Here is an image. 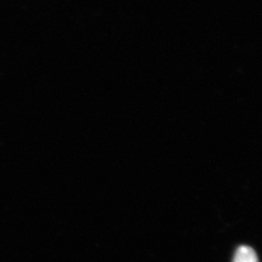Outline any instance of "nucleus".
Here are the masks:
<instances>
[{"label": "nucleus", "mask_w": 262, "mask_h": 262, "mask_svg": "<svg viewBox=\"0 0 262 262\" xmlns=\"http://www.w3.org/2000/svg\"><path fill=\"white\" fill-rule=\"evenodd\" d=\"M233 262H258V258L251 247L241 246L235 253Z\"/></svg>", "instance_id": "nucleus-1"}]
</instances>
